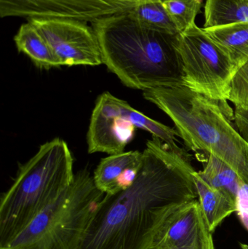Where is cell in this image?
I'll use <instances>...</instances> for the list:
<instances>
[{
    "label": "cell",
    "mask_w": 248,
    "mask_h": 249,
    "mask_svg": "<svg viewBox=\"0 0 248 249\" xmlns=\"http://www.w3.org/2000/svg\"><path fill=\"white\" fill-rule=\"evenodd\" d=\"M143 154L132 185L105 195L71 249H151L167 219L198 199L186 152L177 153L152 136Z\"/></svg>",
    "instance_id": "cell-1"
},
{
    "label": "cell",
    "mask_w": 248,
    "mask_h": 249,
    "mask_svg": "<svg viewBox=\"0 0 248 249\" xmlns=\"http://www.w3.org/2000/svg\"><path fill=\"white\" fill-rule=\"evenodd\" d=\"M91 26L103 64L127 87L144 91L183 86L177 35L149 29L129 11L98 19Z\"/></svg>",
    "instance_id": "cell-2"
},
{
    "label": "cell",
    "mask_w": 248,
    "mask_h": 249,
    "mask_svg": "<svg viewBox=\"0 0 248 249\" xmlns=\"http://www.w3.org/2000/svg\"><path fill=\"white\" fill-rule=\"evenodd\" d=\"M144 99L170 118L188 149L214 155L248 184V142L240 134L227 101H218L185 86L143 91Z\"/></svg>",
    "instance_id": "cell-3"
},
{
    "label": "cell",
    "mask_w": 248,
    "mask_h": 249,
    "mask_svg": "<svg viewBox=\"0 0 248 249\" xmlns=\"http://www.w3.org/2000/svg\"><path fill=\"white\" fill-rule=\"evenodd\" d=\"M73 159L66 142L44 143L22 165L0 201V249L16 238L29 222L56 200L74 181Z\"/></svg>",
    "instance_id": "cell-4"
},
{
    "label": "cell",
    "mask_w": 248,
    "mask_h": 249,
    "mask_svg": "<svg viewBox=\"0 0 248 249\" xmlns=\"http://www.w3.org/2000/svg\"><path fill=\"white\" fill-rule=\"evenodd\" d=\"M104 196L90 171L80 170L56 200L0 249H71Z\"/></svg>",
    "instance_id": "cell-5"
},
{
    "label": "cell",
    "mask_w": 248,
    "mask_h": 249,
    "mask_svg": "<svg viewBox=\"0 0 248 249\" xmlns=\"http://www.w3.org/2000/svg\"><path fill=\"white\" fill-rule=\"evenodd\" d=\"M137 128L149 132L178 153L184 149L176 144V129L157 122L131 106L128 102L105 92L96 100L87 131L88 152L116 155L124 152Z\"/></svg>",
    "instance_id": "cell-6"
},
{
    "label": "cell",
    "mask_w": 248,
    "mask_h": 249,
    "mask_svg": "<svg viewBox=\"0 0 248 249\" xmlns=\"http://www.w3.org/2000/svg\"><path fill=\"white\" fill-rule=\"evenodd\" d=\"M176 48L183 86L215 100L228 101L230 81L235 69L203 28L195 23L179 33Z\"/></svg>",
    "instance_id": "cell-7"
},
{
    "label": "cell",
    "mask_w": 248,
    "mask_h": 249,
    "mask_svg": "<svg viewBox=\"0 0 248 249\" xmlns=\"http://www.w3.org/2000/svg\"><path fill=\"white\" fill-rule=\"evenodd\" d=\"M145 0H0L4 18H68L91 22L132 10Z\"/></svg>",
    "instance_id": "cell-8"
},
{
    "label": "cell",
    "mask_w": 248,
    "mask_h": 249,
    "mask_svg": "<svg viewBox=\"0 0 248 249\" xmlns=\"http://www.w3.org/2000/svg\"><path fill=\"white\" fill-rule=\"evenodd\" d=\"M30 22L46 39L63 66L103 64L97 36L86 22L68 18H32Z\"/></svg>",
    "instance_id": "cell-9"
},
{
    "label": "cell",
    "mask_w": 248,
    "mask_h": 249,
    "mask_svg": "<svg viewBox=\"0 0 248 249\" xmlns=\"http://www.w3.org/2000/svg\"><path fill=\"white\" fill-rule=\"evenodd\" d=\"M213 232L204 217L198 199L176 211L156 235L151 249H215Z\"/></svg>",
    "instance_id": "cell-10"
},
{
    "label": "cell",
    "mask_w": 248,
    "mask_h": 249,
    "mask_svg": "<svg viewBox=\"0 0 248 249\" xmlns=\"http://www.w3.org/2000/svg\"><path fill=\"white\" fill-rule=\"evenodd\" d=\"M144 154L130 151L103 158L93 174L97 188L104 195H114L132 185L143 165Z\"/></svg>",
    "instance_id": "cell-11"
},
{
    "label": "cell",
    "mask_w": 248,
    "mask_h": 249,
    "mask_svg": "<svg viewBox=\"0 0 248 249\" xmlns=\"http://www.w3.org/2000/svg\"><path fill=\"white\" fill-rule=\"evenodd\" d=\"M192 178L204 217L210 231L214 232L226 218L236 212V202L209 185L198 171L192 172Z\"/></svg>",
    "instance_id": "cell-12"
},
{
    "label": "cell",
    "mask_w": 248,
    "mask_h": 249,
    "mask_svg": "<svg viewBox=\"0 0 248 249\" xmlns=\"http://www.w3.org/2000/svg\"><path fill=\"white\" fill-rule=\"evenodd\" d=\"M14 42L17 51L27 55L38 68L50 70L62 67L61 60L46 39L30 22L20 26Z\"/></svg>",
    "instance_id": "cell-13"
},
{
    "label": "cell",
    "mask_w": 248,
    "mask_h": 249,
    "mask_svg": "<svg viewBox=\"0 0 248 249\" xmlns=\"http://www.w3.org/2000/svg\"><path fill=\"white\" fill-rule=\"evenodd\" d=\"M207 35L227 54L234 69L248 60V23L203 28Z\"/></svg>",
    "instance_id": "cell-14"
},
{
    "label": "cell",
    "mask_w": 248,
    "mask_h": 249,
    "mask_svg": "<svg viewBox=\"0 0 248 249\" xmlns=\"http://www.w3.org/2000/svg\"><path fill=\"white\" fill-rule=\"evenodd\" d=\"M208 160L199 176L211 187L222 192L234 202H237L241 178L228 164L214 155H208Z\"/></svg>",
    "instance_id": "cell-15"
},
{
    "label": "cell",
    "mask_w": 248,
    "mask_h": 249,
    "mask_svg": "<svg viewBox=\"0 0 248 249\" xmlns=\"http://www.w3.org/2000/svg\"><path fill=\"white\" fill-rule=\"evenodd\" d=\"M248 23V0H206L203 28Z\"/></svg>",
    "instance_id": "cell-16"
},
{
    "label": "cell",
    "mask_w": 248,
    "mask_h": 249,
    "mask_svg": "<svg viewBox=\"0 0 248 249\" xmlns=\"http://www.w3.org/2000/svg\"><path fill=\"white\" fill-rule=\"evenodd\" d=\"M129 12L141 24L153 30L173 35L180 33L162 0H145Z\"/></svg>",
    "instance_id": "cell-17"
},
{
    "label": "cell",
    "mask_w": 248,
    "mask_h": 249,
    "mask_svg": "<svg viewBox=\"0 0 248 249\" xmlns=\"http://www.w3.org/2000/svg\"><path fill=\"white\" fill-rule=\"evenodd\" d=\"M162 2L180 33L195 24L202 6V0H162Z\"/></svg>",
    "instance_id": "cell-18"
},
{
    "label": "cell",
    "mask_w": 248,
    "mask_h": 249,
    "mask_svg": "<svg viewBox=\"0 0 248 249\" xmlns=\"http://www.w3.org/2000/svg\"><path fill=\"white\" fill-rule=\"evenodd\" d=\"M228 101L235 108L248 110V60L233 74L230 81Z\"/></svg>",
    "instance_id": "cell-19"
},
{
    "label": "cell",
    "mask_w": 248,
    "mask_h": 249,
    "mask_svg": "<svg viewBox=\"0 0 248 249\" xmlns=\"http://www.w3.org/2000/svg\"><path fill=\"white\" fill-rule=\"evenodd\" d=\"M236 213L248 231V184L242 183L236 202Z\"/></svg>",
    "instance_id": "cell-20"
},
{
    "label": "cell",
    "mask_w": 248,
    "mask_h": 249,
    "mask_svg": "<svg viewBox=\"0 0 248 249\" xmlns=\"http://www.w3.org/2000/svg\"><path fill=\"white\" fill-rule=\"evenodd\" d=\"M234 121L237 130L248 142V110L235 108Z\"/></svg>",
    "instance_id": "cell-21"
},
{
    "label": "cell",
    "mask_w": 248,
    "mask_h": 249,
    "mask_svg": "<svg viewBox=\"0 0 248 249\" xmlns=\"http://www.w3.org/2000/svg\"><path fill=\"white\" fill-rule=\"evenodd\" d=\"M157 249H179L173 248V247H160V248H157Z\"/></svg>",
    "instance_id": "cell-22"
}]
</instances>
